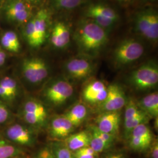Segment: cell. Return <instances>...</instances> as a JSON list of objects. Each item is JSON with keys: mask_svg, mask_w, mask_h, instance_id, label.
Listing matches in <instances>:
<instances>
[{"mask_svg": "<svg viewBox=\"0 0 158 158\" xmlns=\"http://www.w3.org/2000/svg\"><path fill=\"white\" fill-rule=\"evenodd\" d=\"M109 33L93 21L81 17L73 28V40L81 55L90 58L99 55L106 48Z\"/></svg>", "mask_w": 158, "mask_h": 158, "instance_id": "cell-1", "label": "cell"}, {"mask_svg": "<svg viewBox=\"0 0 158 158\" xmlns=\"http://www.w3.org/2000/svg\"><path fill=\"white\" fill-rule=\"evenodd\" d=\"M52 14L49 8L42 6L21 27L23 38L31 48H40L48 40L53 21Z\"/></svg>", "mask_w": 158, "mask_h": 158, "instance_id": "cell-2", "label": "cell"}, {"mask_svg": "<svg viewBox=\"0 0 158 158\" xmlns=\"http://www.w3.org/2000/svg\"><path fill=\"white\" fill-rule=\"evenodd\" d=\"M132 28L142 40L155 45L158 40V12L153 6L139 7L134 13Z\"/></svg>", "mask_w": 158, "mask_h": 158, "instance_id": "cell-3", "label": "cell"}, {"mask_svg": "<svg viewBox=\"0 0 158 158\" xmlns=\"http://www.w3.org/2000/svg\"><path fill=\"white\" fill-rule=\"evenodd\" d=\"M82 18L90 19L108 32L115 28L121 20L117 10L109 4L102 1L91 2L85 6Z\"/></svg>", "mask_w": 158, "mask_h": 158, "instance_id": "cell-4", "label": "cell"}, {"mask_svg": "<svg viewBox=\"0 0 158 158\" xmlns=\"http://www.w3.org/2000/svg\"><path fill=\"white\" fill-rule=\"evenodd\" d=\"M144 52L145 46L140 38H126L119 41L113 50L112 61L116 68H124L138 60Z\"/></svg>", "mask_w": 158, "mask_h": 158, "instance_id": "cell-5", "label": "cell"}, {"mask_svg": "<svg viewBox=\"0 0 158 158\" xmlns=\"http://www.w3.org/2000/svg\"><path fill=\"white\" fill-rule=\"evenodd\" d=\"M34 10L25 0H5L0 14L9 24L21 28L32 17Z\"/></svg>", "mask_w": 158, "mask_h": 158, "instance_id": "cell-6", "label": "cell"}, {"mask_svg": "<svg viewBox=\"0 0 158 158\" xmlns=\"http://www.w3.org/2000/svg\"><path fill=\"white\" fill-rule=\"evenodd\" d=\"M130 79L136 89L147 90L152 89L158 85V64L152 60L142 64L131 72Z\"/></svg>", "mask_w": 158, "mask_h": 158, "instance_id": "cell-7", "label": "cell"}, {"mask_svg": "<svg viewBox=\"0 0 158 158\" xmlns=\"http://www.w3.org/2000/svg\"><path fill=\"white\" fill-rule=\"evenodd\" d=\"M73 28L66 19L52 21L48 40L52 47L56 50L67 49L73 40Z\"/></svg>", "mask_w": 158, "mask_h": 158, "instance_id": "cell-8", "label": "cell"}, {"mask_svg": "<svg viewBox=\"0 0 158 158\" xmlns=\"http://www.w3.org/2000/svg\"><path fill=\"white\" fill-rule=\"evenodd\" d=\"M23 77L29 83L38 84L48 77L49 68L45 60L39 57H29L24 59L21 66Z\"/></svg>", "mask_w": 158, "mask_h": 158, "instance_id": "cell-9", "label": "cell"}, {"mask_svg": "<svg viewBox=\"0 0 158 158\" xmlns=\"http://www.w3.org/2000/svg\"><path fill=\"white\" fill-rule=\"evenodd\" d=\"M64 69L70 77L82 80L90 76L94 71L95 66L90 58L80 55L68 59L64 64Z\"/></svg>", "mask_w": 158, "mask_h": 158, "instance_id": "cell-10", "label": "cell"}, {"mask_svg": "<svg viewBox=\"0 0 158 158\" xmlns=\"http://www.w3.org/2000/svg\"><path fill=\"white\" fill-rule=\"evenodd\" d=\"M128 138L130 148L137 152L147 151L153 141L152 132L146 124L137 126Z\"/></svg>", "mask_w": 158, "mask_h": 158, "instance_id": "cell-11", "label": "cell"}, {"mask_svg": "<svg viewBox=\"0 0 158 158\" xmlns=\"http://www.w3.org/2000/svg\"><path fill=\"white\" fill-rule=\"evenodd\" d=\"M74 89L69 81L59 80L54 82L46 90V99L55 105L65 102L73 95Z\"/></svg>", "mask_w": 158, "mask_h": 158, "instance_id": "cell-12", "label": "cell"}, {"mask_svg": "<svg viewBox=\"0 0 158 158\" xmlns=\"http://www.w3.org/2000/svg\"><path fill=\"white\" fill-rule=\"evenodd\" d=\"M23 119L31 125H42L47 118V111L44 106L36 100H29L23 107Z\"/></svg>", "mask_w": 158, "mask_h": 158, "instance_id": "cell-13", "label": "cell"}, {"mask_svg": "<svg viewBox=\"0 0 158 158\" xmlns=\"http://www.w3.org/2000/svg\"><path fill=\"white\" fill-rule=\"evenodd\" d=\"M101 104L104 112L118 111L126 104V97L122 87L117 84L109 85L107 97Z\"/></svg>", "mask_w": 158, "mask_h": 158, "instance_id": "cell-14", "label": "cell"}, {"mask_svg": "<svg viewBox=\"0 0 158 158\" xmlns=\"http://www.w3.org/2000/svg\"><path fill=\"white\" fill-rule=\"evenodd\" d=\"M107 94V87L105 83L99 80L91 81L85 87L83 97L85 101L91 104L102 103Z\"/></svg>", "mask_w": 158, "mask_h": 158, "instance_id": "cell-15", "label": "cell"}, {"mask_svg": "<svg viewBox=\"0 0 158 158\" xmlns=\"http://www.w3.org/2000/svg\"><path fill=\"white\" fill-rule=\"evenodd\" d=\"M121 123V114L118 111L104 112L97 119V128L103 132L115 135Z\"/></svg>", "mask_w": 158, "mask_h": 158, "instance_id": "cell-16", "label": "cell"}, {"mask_svg": "<svg viewBox=\"0 0 158 158\" xmlns=\"http://www.w3.org/2000/svg\"><path fill=\"white\" fill-rule=\"evenodd\" d=\"M74 128L73 124L64 115L57 116L51 121L49 134L54 139L66 138L73 132Z\"/></svg>", "mask_w": 158, "mask_h": 158, "instance_id": "cell-17", "label": "cell"}, {"mask_svg": "<svg viewBox=\"0 0 158 158\" xmlns=\"http://www.w3.org/2000/svg\"><path fill=\"white\" fill-rule=\"evenodd\" d=\"M6 135L10 141L19 145H31L34 143L32 133L21 125L14 124L9 127Z\"/></svg>", "mask_w": 158, "mask_h": 158, "instance_id": "cell-18", "label": "cell"}, {"mask_svg": "<svg viewBox=\"0 0 158 158\" xmlns=\"http://www.w3.org/2000/svg\"><path fill=\"white\" fill-rule=\"evenodd\" d=\"M90 138V132L83 131L68 136L64 144L72 152H75L83 148L89 147Z\"/></svg>", "mask_w": 158, "mask_h": 158, "instance_id": "cell-19", "label": "cell"}, {"mask_svg": "<svg viewBox=\"0 0 158 158\" xmlns=\"http://www.w3.org/2000/svg\"><path fill=\"white\" fill-rule=\"evenodd\" d=\"M139 108L149 117H158V94L154 92L142 98L137 103Z\"/></svg>", "mask_w": 158, "mask_h": 158, "instance_id": "cell-20", "label": "cell"}, {"mask_svg": "<svg viewBox=\"0 0 158 158\" xmlns=\"http://www.w3.org/2000/svg\"><path fill=\"white\" fill-rule=\"evenodd\" d=\"M1 45L6 51L11 53H18L21 48V45L16 32L8 30L4 32L0 38Z\"/></svg>", "mask_w": 158, "mask_h": 158, "instance_id": "cell-21", "label": "cell"}, {"mask_svg": "<svg viewBox=\"0 0 158 158\" xmlns=\"http://www.w3.org/2000/svg\"><path fill=\"white\" fill-rule=\"evenodd\" d=\"M88 114L87 108L83 104H76L64 115L74 127L81 124L86 118Z\"/></svg>", "mask_w": 158, "mask_h": 158, "instance_id": "cell-22", "label": "cell"}, {"mask_svg": "<svg viewBox=\"0 0 158 158\" xmlns=\"http://www.w3.org/2000/svg\"><path fill=\"white\" fill-rule=\"evenodd\" d=\"M85 0H50L52 11L60 12L73 11L80 7Z\"/></svg>", "mask_w": 158, "mask_h": 158, "instance_id": "cell-23", "label": "cell"}, {"mask_svg": "<svg viewBox=\"0 0 158 158\" xmlns=\"http://www.w3.org/2000/svg\"><path fill=\"white\" fill-rule=\"evenodd\" d=\"M90 134V142L89 147H91L96 152L98 153L102 152L111 146L100 135L98 130L96 126L92 127Z\"/></svg>", "mask_w": 158, "mask_h": 158, "instance_id": "cell-24", "label": "cell"}, {"mask_svg": "<svg viewBox=\"0 0 158 158\" xmlns=\"http://www.w3.org/2000/svg\"><path fill=\"white\" fill-rule=\"evenodd\" d=\"M149 117L145 113L136 115L134 117L124 121V129L125 135L127 137L131 132L137 126L141 124H146L149 121Z\"/></svg>", "mask_w": 158, "mask_h": 158, "instance_id": "cell-25", "label": "cell"}, {"mask_svg": "<svg viewBox=\"0 0 158 158\" xmlns=\"http://www.w3.org/2000/svg\"><path fill=\"white\" fill-rule=\"evenodd\" d=\"M21 153V150L17 147L0 139V158H15Z\"/></svg>", "mask_w": 158, "mask_h": 158, "instance_id": "cell-26", "label": "cell"}, {"mask_svg": "<svg viewBox=\"0 0 158 158\" xmlns=\"http://www.w3.org/2000/svg\"><path fill=\"white\" fill-rule=\"evenodd\" d=\"M51 148L55 158H74L73 153L65 144L55 143Z\"/></svg>", "mask_w": 158, "mask_h": 158, "instance_id": "cell-27", "label": "cell"}, {"mask_svg": "<svg viewBox=\"0 0 158 158\" xmlns=\"http://www.w3.org/2000/svg\"><path fill=\"white\" fill-rule=\"evenodd\" d=\"M1 85L8 92L11 97V99L14 98L17 93V84L16 81L10 77L6 76L0 81Z\"/></svg>", "mask_w": 158, "mask_h": 158, "instance_id": "cell-28", "label": "cell"}, {"mask_svg": "<svg viewBox=\"0 0 158 158\" xmlns=\"http://www.w3.org/2000/svg\"><path fill=\"white\" fill-rule=\"evenodd\" d=\"M98 154L89 146L80 149L73 153L74 158H98Z\"/></svg>", "mask_w": 158, "mask_h": 158, "instance_id": "cell-29", "label": "cell"}, {"mask_svg": "<svg viewBox=\"0 0 158 158\" xmlns=\"http://www.w3.org/2000/svg\"><path fill=\"white\" fill-rule=\"evenodd\" d=\"M36 158H55L50 147L42 148L38 153Z\"/></svg>", "mask_w": 158, "mask_h": 158, "instance_id": "cell-30", "label": "cell"}, {"mask_svg": "<svg viewBox=\"0 0 158 158\" xmlns=\"http://www.w3.org/2000/svg\"><path fill=\"white\" fill-rule=\"evenodd\" d=\"M10 113L7 108L0 102V124L5 123L9 118Z\"/></svg>", "mask_w": 158, "mask_h": 158, "instance_id": "cell-31", "label": "cell"}, {"mask_svg": "<svg viewBox=\"0 0 158 158\" xmlns=\"http://www.w3.org/2000/svg\"><path fill=\"white\" fill-rule=\"evenodd\" d=\"M158 0H133L132 4H134L139 8L145 6H152Z\"/></svg>", "mask_w": 158, "mask_h": 158, "instance_id": "cell-32", "label": "cell"}, {"mask_svg": "<svg viewBox=\"0 0 158 158\" xmlns=\"http://www.w3.org/2000/svg\"><path fill=\"white\" fill-rule=\"evenodd\" d=\"M152 143L149 148H151V156L152 158H158V141L155 140Z\"/></svg>", "mask_w": 158, "mask_h": 158, "instance_id": "cell-33", "label": "cell"}, {"mask_svg": "<svg viewBox=\"0 0 158 158\" xmlns=\"http://www.w3.org/2000/svg\"><path fill=\"white\" fill-rule=\"evenodd\" d=\"M30 6L35 8H41L45 0H25Z\"/></svg>", "mask_w": 158, "mask_h": 158, "instance_id": "cell-34", "label": "cell"}, {"mask_svg": "<svg viewBox=\"0 0 158 158\" xmlns=\"http://www.w3.org/2000/svg\"><path fill=\"white\" fill-rule=\"evenodd\" d=\"M0 97L4 100H11L9 94L1 85H0Z\"/></svg>", "mask_w": 158, "mask_h": 158, "instance_id": "cell-35", "label": "cell"}, {"mask_svg": "<svg viewBox=\"0 0 158 158\" xmlns=\"http://www.w3.org/2000/svg\"><path fill=\"white\" fill-rule=\"evenodd\" d=\"M6 55L5 52L0 47V66H2L6 61Z\"/></svg>", "mask_w": 158, "mask_h": 158, "instance_id": "cell-36", "label": "cell"}, {"mask_svg": "<svg viewBox=\"0 0 158 158\" xmlns=\"http://www.w3.org/2000/svg\"><path fill=\"white\" fill-rule=\"evenodd\" d=\"M106 158H125L124 155L121 153H114L108 155Z\"/></svg>", "mask_w": 158, "mask_h": 158, "instance_id": "cell-37", "label": "cell"}, {"mask_svg": "<svg viewBox=\"0 0 158 158\" xmlns=\"http://www.w3.org/2000/svg\"><path fill=\"white\" fill-rule=\"evenodd\" d=\"M133 0H119L118 4L123 6H128L132 3Z\"/></svg>", "mask_w": 158, "mask_h": 158, "instance_id": "cell-38", "label": "cell"}, {"mask_svg": "<svg viewBox=\"0 0 158 158\" xmlns=\"http://www.w3.org/2000/svg\"><path fill=\"white\" fill-rule=\"evenodd\" d=\"M4 1H5V0H0V6L2 4V3L4 2Z\"/></svg>", "mask_w": 158, "mask_h": 158, "instance_id": "cell-39", "label": "cell"}, {"mask_svg": "<svg viewBox=\"0 0 158 158\" xmlns=\"http://www.w3.org/2000/svg\"><path fill=\"white\" fill-rule=\"evenodd\" d=\"M29 158V157H23V156H21V157H19V156H16V157H15V158Z\"/></svg>", "mask_w": 158, "mask_h": 158, "instance_id": "cell-40", "label": "cell"}, {"mask_svg": "<svg viewBox=\"0 0 158 158\" xmlns=\"http://www.w3.org/2000/svg\"><path fill=\"white\" fill-rule=\"evenodd\" d=\"M114 1H116L117 2H118V3L119 0H114Z\"/></svg>", "mask_w": 158, "mask_h": 158, "instance_id": "cell-41", "label": "cell"}]
</instances>
